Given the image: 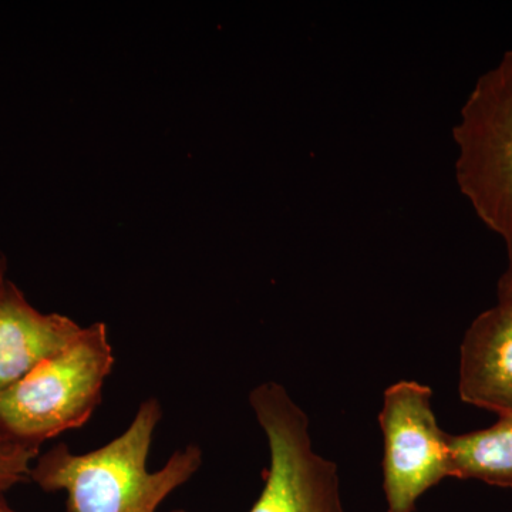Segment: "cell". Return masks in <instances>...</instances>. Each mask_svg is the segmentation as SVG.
I'll list each match as a JSON object with an SVG mask.
<instances>
[{
  "mask_svg": "<svg viewBox=\"0 0 512 512\" xmlns=\"http://www.w3.org/2000/svg\"><path fill=\"white\" fill-rule=\"evenodd\" d=\"M161 419L163 406L150 397L130 426L106 446L74 454L66 443L56 444L36 458L29 478L46 493L66 494L67 512H158L204 463L202 448L188 444L174 451L160 470H148Z\"/></svg>",
  "mask_w": 512,
  "mask_h": 512,
  "instance_id": "6da1fadb",
  "label": "cell"
},
{
  "mask_svg": "<svg viewBox=\"0 0 512 512\" xmlns=\"http://www.w3.org/2000/svg\"><path fill=\"white\" fill-rule=\"evenodd\" d=\"M114 363L106 323L83 328L62 352L0 393V440L40 450L83 427L103 400Z\"/></svg>",
  "mask_w": 512,
  "mask_h": 512,
  "instance_id": "7a4b0ae2",
  "label": "cell"
},
{
  "mask_svg": "<svg viewBox=\"0 0 512 512\" xmlns=\"http://www.w3.org/2000/svg\"><path fill=\"white\" fill-rule=\"evenodd\" d=\"M456 180L481 222L512 239V49L477 80L454 127Z\"/></svg>",
  "mask_w": 512,
  "mask_h": 512,
  "instance_id": "3957f363",
  "label": "cell"
},
{
  "mask_svg": "<svg viewBox=\"0 0 512 512\" xmlns=\"http://www.w3.org/2000/svg\"><path fill=\"white\" fill-rule=\"evenodd\" d=\"M249 404L268 441L269 466L248 512H346L338 466L313 450L308 414L288 390L258 384Z\"/></svg>",
  "mask_w": 512,
  "mask_h": 512,
  "instance_id": "277c9868",
  "label": "cell"
},
{
  "mask_svg": "<svg viewBox=\"0 0 512 512\" xmlns=\"http://www.w3.org/2000/svg\"><path fill=\"white\" fill-rule=\"evenodd\" d=\"M433 390L400 380L384 392L383 493L387 512H414L427 491L451 477L450 434L433 410Z\"/></svg>",
  "mask_w": 512,
  "mask_h": 512,
  "instance_id": "5b68a950",
  "label": "cell"
},
{
  "mask_svg": "<svg viewBox=\"0 0 512 512\" xmlns=\"http://www.w3.org/2000/svg\"><path fill=\"white\" fill-rule=\"evenodd\" d=\"M458 393L464 403L512 416V311L495 305L471 323L460 349Z\"/></svg>",
  "mask_w": 512,
  "mask_h": 512,
  "instance_id": "8992f818",
  "label": "cell"
},
{
  "mask_svg": "<svg viewBox=\"0 0 512 512\" xmlns=\"http://www.w3.org/2000/svg\"><path fill=\"white\" fill-rule=\"evenodd\" d=\"M82 329L60 313L37 311L8 279L0 289V393L62 352Z\"/></svg>",
  "mask_w": 512,
  "mask_h": 512,
  "instance_id": "52a82bcc",
  "label": "cell"
},
{
  "mask_svg": "<svg viewBox=\"0 0 512 512\" xmlns=\"http://www.w3.org/2000/svg\"><path fill=\"white\" fill-rule=\"evenodd\" d=\"M451 478L512 490V416L487 429L450 436Z\"/></svg>",
  "mask_w": 512,
  "mask_h": 512,
  "instance_id": "ba28073f",
  "label": "cell"
},
{
  "mask_svg": "<svg viewBox=\"0 0 512 512\" xmlns=\"http://www.w3.org/2000/svg\"><path fill=\"white\" fill-rule=\"evenodd\" d=\"M37 457L39 450L0 440V494L25 483Z\"/></svg>",
  "mask_w": 512,
  "mask_h": 512,
  "instance_id": "9c48e42d",
  "label": "cell"
},
{
  "mask_svg": "<svg viewBox=\"0 0 512 512\" xmlns=\"http://www.w3.org/2000/svg\"><path fill=\"white\" fill-rule=\"evenodd\" d=\"M508 252V266L498 282V305L512 311V239L505 242Z\"/></svg>",
  "mask_w": 512,
  "mask_h": 512,
  "instance_id": "30bf717a",
  "label": "cell"
},
{
  "mask_svg": "<svg viewBox=\"0 0 512 512\" xmlns=\"http://www.w3.org/2000/svg\"><path fill=\"white\" fill-rule=\"evenodd\" d=\"M8 282V258L0 252V289Z\"/></svg>",
  "mask_w": 512,
  "mask_h": 512,
  "instance_id": "8fae6325",
  "label": "cell"
},
{
  "mask_svg": "<svg viewBox=\"0 0 512 512\" xmlns=\"http://www.w3.org/2000/svg\"><path fill=\"white\" fill-rule=\"evenodd\" d=\"M0 512H16L13 508L9 507L8 503H6L5 498H3V494H0Z\"/></svg>",
  "mask_w": 512,
  "mask_h": 512,
  "instance_id": "7c38bea8",
  "label": "cell"
}]
</instances>
